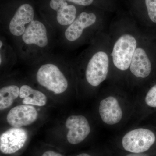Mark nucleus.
Masks as SVG:
<instances>
[{"label":"nucleus","mask_w":156,"mask_h":156,"mask_svg":"<svg viewBox=\"0 0 156 156\" xmlns=\"http://www.w3.org/2000/svg\"><path fill=\"white\" fill-rule=\"evenodd\" d=\"M19 39L22 53L30 57L35 56V54L38 55L39 53L42 55L43 52L50 48V31L47 24L40 20H34L32 21Z\"/></svg>","instance_id":"nucleus-1"},{"label":"nucleus","mask_w":156,"mask_h":156,"mask_svg":"<svg viewBox=\"0 0 156 156\" xmlns=\"http://www.w3.org/2000/svg\"><path fill=\"white\" fill-rule=\"evenodd\" d=\"M36 77L39 85L55 94L63 93L68 87L67 78L54 62H46L42 64Z\"/></svg>","instance_id":"nucleus-2"},{"label":"nucleus","mask_w":156,"mask_h":156,"mask_svg":"<svg viewBox=\"0 0 156 156\" xmlns=\"http://www.w3.org/2000/svg\"><path fill=\"white\" fill-rule=\"evenodd\" d=\"M156 137L153 131L146 128H137L129 131L122 140L123 149L128 153H146L155 144Z\"/></svg>","instance_id":"nucleus-3"},{"label":"nucleus","mask_w":156,"mask_h":156,"mask_svg":"<svg viewBox=\"0 0 156 156\" xmlns=\"http://www.w3.org/2000/svg\"><path fill=\"white\" fill-rule=\"evenodd\" d=\"M136 41L134 37L125 34L116 42L112 56L115 66L121 70L128 69L136 49Z\"/></svg>","instance_id":"nucleus-4"},{"label":"nucleus","mask_w":156,"mask_h":156,"mask_svg":"<svg viewBox=\"0 0 156 156\" xmlns=\"http://www.w3.org/2000/svg\"><path fill=\"white\" fill-rule=\"evenodd\" d=\"M109 60L107 54L99 51L95 53L87 64L86 78L92 87H98L105 80L108 71Z\"/></svg>","instance_id":"nucleus-5"},{"label":"nucleus","mask_w":156,"mask_h":156,"mask_svg":"<svg viewBox=\"0 0 156 156\" xmlns=\"http://www.w3.org/2000/svg\"><path fill=\"white\" fill-rule=\"evenodd\" d=\"M35 13L32 6L24 4L20 6L7 24L9 34L14 37L20 38L32 21Z\"/></svg>","instance_id":"nucleus-6"},{"label":"nucleus","mask_w":156,"mask_h":156,"mask_svg":"<svg viewBox=\"0 0 156 156\" xmlns=\"http://www.w3.org/2000/svg\"><path fill=\"white\" fill-rule=\"evenodd\" d=\"M66 127L68 129L66 137L73 145L80 143L86 139L91 131L89 122L83 115H71L66 120Z\"/></svg>","instance_id":"nucleus-7"},{"label":"nucleus","mask_w":156,"mask_h":156,"mask_svg":"<svg viewBox=\"0 0 156 156\" xmlns=\"http://www.w3.org/2000/svg\"><path fill=\"white\" fill-rule=\"evenodd\" d=\"M27 133L24 129L13 128L1 134L0 150L6 154H14L23 147L27 139Z\"/></svg>","instance_id":"nucleus-8"},{"label":"nucleus","mask_w":156,"mask_h":156,"mask_svg":"<svg viewBox=\"0 0 156 156\" xmlns=\"http://www.w3.org/2000/svg\"><path fill=\"white\" fill-rule=\"evenodd\" d=\"M96 19V15L92 13L82 12L79 14L63 31L62 37L65 43L68 44L77 41L82 36L85 30L93 25Z\"/></svg>","instance_id":"nucleus-9"},{"label":"nucleus","mask_w":156,"mask_h":156,"mask_svg":"<svg viewBox=\"0 0 156 156\" xmlns=\"http://www.w3.org/2000/svg\"><path fill=\"white\" fill-rule=\"evenodd\" d=\"M38 115L36 109L34 107L23 105L11 108L7 115V120L13 128H20L35 122Z\"/></svg>","instance_id":"nucleus-10"},{"label":"nucleus","mask_w":156,"mask_h":156,"mask_svg":"<svg viewBox=\"0 0 156 156\" xmlns=\"http://www.w3.org/2000/svg\"><path fill=\"white\" fill-rule=\"evenodd\" d=\"M50 6L56 12V23L54 27L65 29L76 18L75 6L68 5L66 0H50Z\"/></svg>","instance_id":"nucleus-11"},{"label":"nucleus","mask_w":156,"mask_h":156,"mask_svg":"<svg viewBox=\"0 0 156 156\" xmlns=\"http://www.w3.org/2000/svg\"><path fill=\"white\" fill-rule=\"evenodd\" d=\"M99 112L102 121L109 125L119 122L122 118V111L119 103L113 96H109L101 101Z\"/></svg>","instance_id":"nucleus-12"},{"label":"nucleus","mask_w":156,"mask_h":156,"mask_svg":"<svg viewBox=\"0 0 156 156\" xmlns=\"http://www.w3.org/2000/svg\"><path fill=\"white\" fill-rule=\"evenodd\" d=\"M130 66L131 72L136 77L144 78L149 75L151 65L145 51L142 48H136Z\"/></svg>","instance_id":"nucleus-13"},{"label":"nucleus","mask_w":156,"mask_h":156,"mask_svg":"<svg viewBox=\"0 0 156 156\" xmlns=\"http://www.w3.org/2000/svg\"><path fill=\"white\" fill-rule=\"evenodd\" d=\"M19 96L23 98L22 102L24 105L43 106L47 102V97L44 93L27 85L20 87Z\"/></svg>","instance_id":"nucleus-14"},{"label":"nucleus","mask_w":156,"mask_h":156,"mask_svg":"<svg viewBox=\"0 0 156 156\" xmlns=\"http://www.w3.org/2000/svg\"><path fill=\"white\" fill-rule=\"evenodd\" d=\"M20 88L16 85H9L0 89V110H4L12 105L20 96Z\"/></svg>","instance_id":"nucleus-15"},{"label":"nucleus","mask_w":156,"mask_h":156,"mask_svg":"<svg viewBox=\"0 0 156 156\" xmlns=\"http://www.w3.org/2000/svg\"><path fill=\"white\" fill-rule=\"evenodd\" d=\"M145 4L150 19L156 23V0H145Z\"/></svg>","instance_id":"nucleus-16"},{"label":"nucleus","mask_w":156,"mask_h":156,"mask_svg":"<svg viewBox=\"0 0 156 156\" xmlns=\"http://www.w3.org/2000/svg\"><path fill=\"white\" fill-rule=\"evenodd\" d=\"M145 101L148 106L156 108V85L152 87L147 92Z\"/></svg>","instance_id":"nucleus-17"},{"label":"nucleus","mask_w":156,"mask_h":156,"mask_svg":"<svg viewBox=\"0 0 156 156\" xmlns=\"http://www.w3.org/2000/svg\"><path fill=\"white\" fill-rule=\"evenodd\" d=\"M68 2L74 3L81 6H88L91 5L93 0H66Z\"/></svg>","instance_id":"nucleus-18"},{"label":"nucleus","mask_w":156,"mask_h":156,"mask_svg":"<svg viewBox=\"0 0 156 156\" xmlns=\"http://www.w3.org/2000/svg\"><path fill=\"white\" fill-rule=\"evenodd\" d=\"M42 156H63L61 154L53 151H48L43 154Z\"/></svg>","instance_id":"nucleus-19"},{"label":"nucleus","mask_w":156,"mask_h":156,"mask_svg":"<svg viewBox=\"0 0 156 156\" xmlns=\"http://www.w3.org/2000/svg\"><path fill=\"white\" fill-rule=\"evenodd\" d=\"M124 156H151L147 154L144 153H128L127 154Z\"/></svg>","instance_id":"nucleus-20"},{"label":"nucleus","mask_w":156,"mask_h":156,"mask_svg":"<svg viewBox=\"0 0 156 156\" xmlns=\"http://www.w3.org/2000/svg\"><path fill=\"white\" fill-rule=\"evenodd\" d=\"M76 156H91L90 155H89V154L87 153H82L80 154H78Z\"/></svg>","instance_id":"nucleus-21"}]
</instances>
